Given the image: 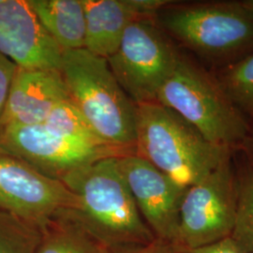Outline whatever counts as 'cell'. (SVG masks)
<instances>
[{"label": "cell", "mask_w": 253, "mask_h": 253, "mask_svg": "<svg viewBox=\"0 0 253 253\" xmlns=\"http://www.w3.org/2000/svg\"><path fill=\"white\" fill-rule=\"evenodd\" d=\"M170 5L158 26L201 58L232 64L253 52V10L242 1Z\"/></svg>", "instance_id": "277c9868"}, {"label": "cell", "mask_w": 253, "mask_h": 253, "mask_svg": "<svg viewBox=\"0 0 253 253\" xmlns=\"http://www.w3.org/2000/svg\"><path fill=\"white\" fill-rule=\"evenodd\" d=\"M231 238L245 253H253V168L238 181V201Z\"/></svg>", "instance_id": "d6986e66"}, {"label": "cell", "mask_w": 253, "mask_h": 253, "mask_svg": "<svg viewBox=\"0 0 253 253\" xmlns=\"http://www.w3.org/2000/svg\"><path fill=\"white\" fill-rule=\"evenodd\" d=\"M70 210L62 211L41 230L36 253H103V248L87 234Z\"/></svg>", "instance_id": "9a60e30c"}, {"label": "cell", "mask_w": 253, "mask_h": 253, "mask_svg": "<svg viewBox=\"0 0 253 253\" xmlns=\"http://www.w3.org/2000/svg\"><path fill=\"white\" fill-rule=\"evenodd\" d=\"M103 253H177V252L172 245L156 239L151 244L120 251H106L103 249Z\"/></svg>", "instance_id": "44dd1931"}, {"label": "cell", "mask_w": 253, "mask_h": 253, "mask_svg": "<svg viewBox=\"0 0 253 253\" xmlns=\"http://www.w3.org/2000/svg\"><path fill=\"white\" fill-rule=\"evenodd\" d=\"M60 73L70 102L106 145L136 154V104L122 89L107 59L84 48L62 53Z\"/></svg>", "instance_id": "3957f363"}, {"label": "cell", "mask_w": 253, "mask_h": 253, "mask_svg": "<svg viewBox=\"0 0 253 253\" xmlns=\"http://www.w3.org/2000/svg\"><path fill=\"white\" fill-rule=\"evenodd\" d=\"M238 201V181L231 159L186 190L173 248L177 253L207 247L231 237Z\"/></svg>", "instance_id": "52a82bcc"}, {"label": "cell", "mask_w": 253, "mask_h": 253, "mask_svg": "<svg viewBox=\"0 0 253 253\" xmlns=\"http://www.w3.org/2000/svg\"><path fill=\"white\" fill-rule=\"evenodd\" d=\"M157 101L173 110L218 147L232 151L249 135L244 114L217 78L183 57L159 91Z\"/></svg>", "instance_id": "5b68a950"}, {"label": "cell", "mask_w": 253, "mask_h": 253, "mask_svg": "<svg viewBox=\"0 0 253 253\" xmlns=\"http://www.w3.org/2000/svg\"><path fill=\"white\" fill-rule=\"evenodd\" d=\"M41 230L0 208V253H36Z\"/></svg>", "instance_id": "ac0fdd59"}, {"label": "cell", "mask_w": 253, "mask_h": 253, "mask_svg": "<svg viewBox=\"0 0 253 253\" xmlns=\"http://www.w3.org/2000/svg\"><path fill=\"white\" fill-rule=\"evenodd\" d=\"M16 71L17 66L5 55L0 54V121L4 114Z\"/></svg>", "instance_id": "ffe728a7"}, {"label": "cell", "mask_w": 253, "mask_h": 253, "mask_svg": "<svg viewBox=\"0 0 253 253\" xmlns=\"http://www.w3.org/2000/svg\"><path fill=\"white\" fill-rule=\"evenodd\" d=\"M107 157L67 173L61 181L79 200L70 212L106 251L151 244L156 240L141 216L118 164Z\"/></svg>", "instance_id": "6da1fadb"}, {"label": "cell", "mask_w": 253, "mask_h": 253, "mask_svg": "<svg viewBox=\"0 0 253 253\" xmlns=\"http://www.w3.org/2000/svg\"><path fill=\"white\" fill-rule=\"evenodd\" d=\"M62 53L27 0H0V54L19 68L60 71Z\"/></svg>", "instance_id": "8fae6325"}, {"label": "cell", "mask_w": 253, "mask_h": 253, "mask_svg": "<svg viewBox=\"0 0 253 253\" xmlns=\"http://www.w3.org/2000/svg\"><path fill=\"white\" fill-rule=\"evenodd\" d=\"M180 57L154 18H144L127 27L118 51L107 62L122 89L137 105L157 101Z\"/></svg>", "instance_id": "8992f818"}, {"label": "cell", "mask_w": 253, "mask_h": 253, "mask_svg": "<svg viewBox=\"0 0 253 253\" xmlns=\"http://www.w3.org/2000/svg\"><path fill=\"white\" fill-rule=\"evenodd\" d=\"M42 124L55 135L92 146L111 147L100 140L70 101L57 105Z\"/></svg>", "instance_id": "2e32d148"}, {"label": "cell", "mask_w": 253, "mask_h": 253, "mask_svg": "<svg viewBox=\"0 0 253 253\" xmlns=\"http://www.w3.org/2000/svg\"><path fill=\"white\" fill-rule=\"evenodd\" d=\"M41 25L62 52L84 48L85 15L82 0H27Z\"/></svg>", "instance_id": "5bb4252c"}, {"label": "cell", "mask_w": 253, "mask_h": 253, "mask_svg": "<svg viewBox=\"0 0 253 253\" xmlns=\"http://www.w3.org/2000/svg\"><path fill=\"white\" fill-rule=\"evenodd\" d=\"M79 208L77 196L62 181L0 153V208L40 230L62 211Z\"/></svg>", "instance_id": "ba28073f"}, {"label": "cell", "mask_w": 253, "mask_h": 253, "mask_svg": "<svg viewBox=\"0 0 253 253\" xmlns=\"http://www.w3.org/2000/svg\"><path fill=\"white\" fill-rule=\"evenodd\" d=\"M118 164L146 225L156 239L173 247L187 189L136 154L119 157Z\"/></svg>", "instance_id": "30bf717a"}, {"label": "cell", "mask_w": 253, "mask_h": 253, "mask_svg": "<svg viewBox=\"0 0 253 253\" xmlns=\"http://www.w3.org/2000/svg\"><path fill=\"white\" fill-rule=\"evenodd\" d=\"M252 143H253V136H252Z\"/></svg>", "instance_id": "cb8c5ba5"}, {"label": "cell", "mask_w": 253, "mask_h": 253, "mask_svg": "<svg viewBox=\"0 0 253 253\" xmlns=\"http://www.w3.org/2000/svg\"><path fill=\"white\" fill-rule=\"evenodd\" d=\"M85 15L84 49L105 59L118 51L127 27L144 19L132 0H82Z\"/></svg>", "instance_id": "4fadbf2b"}, {"label": "cell", "mask_w": 253, "mask_h": 253, "mask_svg": "<svg viewBox=\"0 0 253 253\" xmlns=\"http://www.w3.org/2000/svg\"><path fill=\"white\" fill-rule=\"evenodd\" d=\"M217 79L236 107L253 116V52L229 64Z\"/></svg>", "instance_id": "e0dca14e"}, {"label": "cell", "mask_w": 253, "mask_h": 253, "mask_svg": "<svg viewBox=\"0 0 253 253\" xmlns=\"http://www.w3.org/2000/svg\"><path fill=\"white\" fill-rule=\"evenodd\" d=\"M136 155L186 189L231 159L230 150L158 101L136 105Z\"/></svg>", "instance_id": "7a4b0ae2"}, {"label": "cell", "mask_w": 253, "mask_h": 253, "mask_svg": "<svg viewBox=\"0 0 253 253\" xmlns=\"http://www.w3.org/2000/svg\"><path fill=\"white\" fill-rule=\"evenodd\" d=\"M242 2L247 8L253 10V0H246V1H242Z\"/></svg>", "instance_id": "603a6c76"}, {"label": "cell", "mask_w": 253, "mask_h": 253, "mask_svg": "<svg viewBox=\"0 0 253 253\" xmlns=\"http://www.w3.org/2000/svg\"><path fill=\"white\" fill-rule=\"evenodd\" d=\"M65 101H70V97L60 71L17 67L0 128L42 124Z\"/></svg>", "instance_id": "7c38bea8"}, {"label": "cell", "mask_w": 253, "mask_h": 253, "mask_svg": "<svg viewBox=\"0 0 253 253\" xmlns=\"http://www.w3.org/2000/svg\"><path fill=\"white\" fill-rule=\"evenodd\" d=\"M0 153L14 157L60 181L67 173L100 159L126 156L118 149L92 146L55 135L42 124L0 128Z\"/></svg>", "instance_id": "9c48e42d"}, {"label": "cell", "mask_w": 253, "mask_h": 253, "mask_svg": "<svg viewBox=\"0 0 253 253\" xmlns=\"http://www.w3.org/2000/svg\"><path fill=\"white\" fill-rule=\"evenodd\" d=\"M181 253H247L229 237L217 243Z\"/></svg>", "instance_id": "7402d4cb"}]
</instances>
